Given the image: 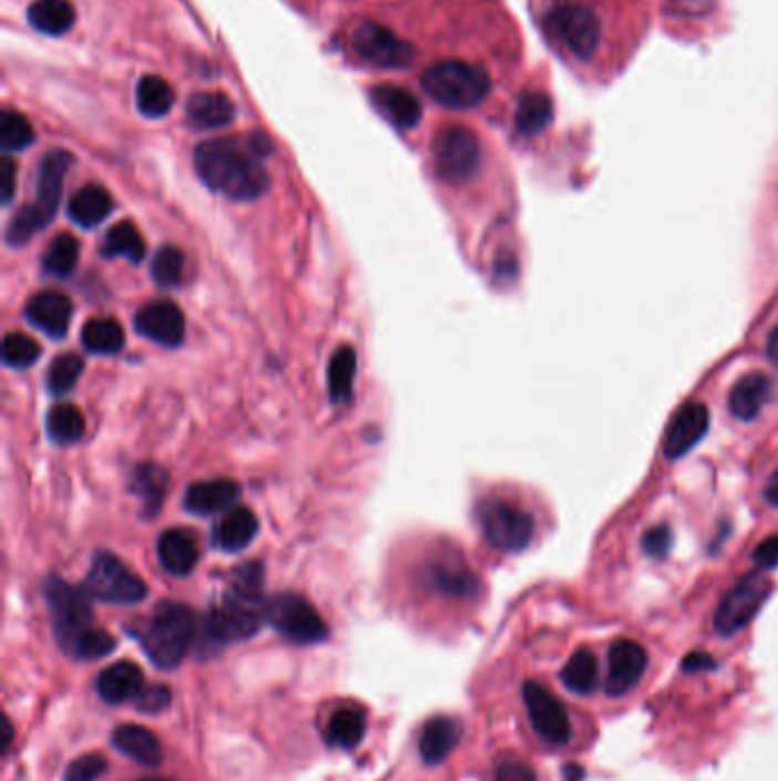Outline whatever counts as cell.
<instances>
[{
    "instance_id": "obj_54",
    "label": "cell",
    "mask_w": 778,
    "mask_h": 781,
    "mask_svg": "<svg viewBox=\"0 0 778 781\" xmlns=\"http://www.w3.org/2000/svg\"><path fill=\"white\" fill-rule=\"evenodd\" d=\"M582 779V768L580 765H569L567 768V781H580Z\"/></svg>"
},
{
    "instance_id": "obj_4",
    "label": "cell",
    "mask_w": 778,
    "mask_h": 781,
    "mask_svg": "<svg viewBox=\"0 0 778 781\" xmlns=\"http://www.w3.org/2000/svg\"><path fill=\"white\" fill-rule=\"evenodd\" d=\"M268 619V604L263 602V567L249 563L234 572L229 589L210 608L206 617V636L227 645L247 640L261 630Z\"/></svg>"
},
{
    "instance_id": "obj_50",
    "label": "cell",
    "mask_w": 778,
    "mask_h": 781,
    "mask_svg": "<svg viewBox=\"0 0 778 781\" xmlns=\"http://www.w3.org/2000/svg\"><path fill=\"white\" fill-rule=\"evenodd\" d=\"M14 176H17V167L12 158H3V204H10L14 197Z\"/></svg>"
},
{
    "instance_id": "obj_42",
    "label": "cell",
    "mask_w": 778,
    "mask_h": 781,
    "mask_svg": "<svg viewBox=\"0 0 778 781\" xmlns=\"http://www.w3.org/2000/svg\"><path fill=\"white\" fill-rule=\"evenodd\" d=\"M34 142V131L30 122L17 113V110L6 107L3 120H0V144H3L6 152H21Z\"/></svg>"
},
{
    "instance_id": "obj_7",
    "label": "cell",
    "mask_w": 778,
    "mask_h": 781,
    "mask_svg": "<svg viewBox=\"0 0 778 781\" xmlns=\"http://www.w3.org/2000/svg\"><path fill=\"white\" fill-rule=\"evenodd\" d=\"M423 90L450 110H468L479 105L491 92L489 73L464 60H443L423 73Z\"/></svg>"
},
{
    "instance_id": "obj_53",
    "label": "cell",
    "mask_w": 778,
    "mask_h": 781,
    "mask_svg": "<svg viewBox=\"0 0 778 781\" xmlns=\"http://www.w3.org/2000/svg\"><path fill=\"white\" fill-rule=\"evenodd\" d=\"M767 501H769L771 505H778V475L774 477V482H771L769 490H767Z\"/></svg>"
},
{
    "instance_id": "obj_45",
    "label": "cell",
    "mask_w": 778,
    "mask_h": 781,
    "mask_svg": "<svg viewBox=\"0 0 778 781\" xmlns=\"http://www.w3.org/2000/svg\"><path fill=\"white\" fill-rule=\"evenodd\" d=\"M107 770V761L101 754H85L71 761L64 781H96Z\"/></svg>"
},
{
    "instance_id": "obj_51",
    "label": "cell",
    "mask_w": 778,
    "mask_h": 781,
    "mask_svg": "<svg viewBox=\"0 0 778 781\" xmlns=\"http://www.w3.org/2000/svg\"><path fill=\"white\" fill-rule=\"evenodd\" d=\"M710 667H715V660L708 654H689L683 660V669H687V672H694V669H710Z\"/></svg>"
},
{
    "instance_id": "obj_3",
    "label": "cell",
    "mask_w": 778,
    "mask_h": 781,
    "mask_svg": "<svg viewBox=\"0 0 778 781\" xmlns=\"http://www.w3.org/2000/svg\"><path fill=\"white\" fill-rule=\"evenodd\" d=\"M44 597L53 615V630L62 651L76 660H96L115 651L117 640L105 630L94 628L87 589L51 576L44 585Z\"/></svg>"
},
{
    "instance_id": "obj_28",
    "label": "cell",
    "mask_w": 778,
    "mask_h": 781,
    "mask_svg": "<svg viewBox=\"0 0 778 781\" xmlns=\"http://www.w3.org/2000/svg\"><path fill=\"white\" fill-rule=\"evenodd\" d=\"M258 533V518L249 507H234L225 516L219 518V524L215 526V544L227 551V553H238L245 551Z\"/></svg>"
},
{
    "instance_id": "obj_43",
    "label": "cell",
    "mask_w": 778,
    "mask_h": 781,
    "mask_svg": "<svg viewBox=\"0 0 778 781\" xmlns=\"http://www.w3.org/2000/svg\"><path fill=\"white\" fill-rule=\"evenodd\" d=\"M42 348L37 346L34 339H30L28 333L21 331H10L3 341V359L10 368L23 370L30 368L37 359H40Z\"/></svg>"
},
{
    "instance_id": "obj_41",
    "label": "cell",
    "mask_w": 778,
    "mask_h": 781,
    "mask_svg": "<svg viewBox=\"0 0 778 781\" xmlns=\"http://www.w3.org/2000/svg\"><path fill=\"white\" fill-rule=\"evenodd\" d=\"M83 368H85V361L83 357L79 354H73V352H64L62 357H58L51 368H49V376H46V387L53 395H64L69 393L73 387H76V382L81 380V373H83Z\"/></svg>"
},
{
    "instance_id": "obj_17",
    "label": "cell",
    "mask_w": 778,
    "mask_h": 781,
    "mask_svg": "<svg viewBox=\"0 0 778 781\" xmlns=\"http://www.w3.org/2000/svg\"><path fill=\"white\" fill-rule=\"evenodd\" d=\"M135 327L142 337L152 339L165 348H178L185 337L183 311L167 300L146 305L135 316Z\"/></svg>"
},
{
    "instance_id": "obj_14",
    "label": "cell",
    "mask_w": 778,
    "mask_h": 781,
    "mask_svg": "<svg viewBox=\"0 0 778 781\" xmlns=\"http://www.w3.org/2000/svg\"><path fill=\"white\" fill-rule=\"evenodd\" d=\"M354 51L361 60L380 69H402L416 60V49L409 42L400 40L393 30L375 21H365L356 28Z\"/></svg>"
},
{
    "instance_id": "obj_16",
    "label": "cell",
    "mask_w": 778,
    "mask_h": 781,
    "mask_svg": "<svg viewBox=\"0 0 778 781\" xmlns=\"http://www.w3.org/2000/svg\"><path fill=\"white\" fill-rule=\"evenodd\" d=\"M710 425V412L706 404L687 402L683 404L664 434V455L678 460L689 453L694 445L706 436Z\"/></svg>"
},
{
    "instance_id": "obj_11",
    "label": "cell",
    "mask_w": 778,
    "mask_h": 781,
    "mask_svg": "<svg viewBox=\"0 0 778 781\" xmlns=\"http://www.w3.org/2000/svg\"><path fill=\"white\" fill-rule=\"evenodd\" d=\"M479 524L487 542L507 553L523 551L535 537V518L511 503L489 501L479 510Z\"/></svg>"
},
{
    "instance_id": "obj_9",
    "label": "cell",
    "mask_w": 778,
    "mask_h": 781,
    "mask_svg": "<svg viewBox=\"0 0 778 781\" xmlns=\"http://www.w3.org/2000/svg\"><path fill=\"white\" fill-rule=\"evenodd\" d=\"M85 589L90 597L105 604H139L146 597V585L117 555L98 553L87 574Z\"/></svg>"
},
{
    "instance_id": "obj_12",
    "label": "cell",
    "mask_w": 778,
    "mask_h": 781,
    "mask_svg": "<svg viewBox=\"0 0 778 781\" xmlns=\"http://www.w3.org/2000/svg\"><path fill=\"white\" fill-rule=\"evenodd\" d=\"M523 701L537 736L552 748L567 746L571 740V718L567 706L548 688L535 681L523 686Z\"/></svg>"
},
{
    "instance_id": "obj_33",
    "label": "cell",
    "mask_w": 778,
    "mask_h": 781,
    "mask_svg": "<svg viewBox=\"0 0 778 781\" xmlns=\"http://www.w3.org/2000/svg\"><path fill=\"white\" fill-rule=\"evenodd\" d=\"M81 339L92 354H117L124 348V329L115 318H94L83 327Z\"/></svg>"
},
{
    "instance_id": "obj_27",
    "label": "cell",
    "mask_w": 778,
    "mask_h": 781,
    "mask_svg": "<svg viewBox=\"0 0 778 781\" xmlns=\"http://www.w3.org/2000/svg\"><path fill=\"white\" fill-rule=\"evenodd\" d=\"M769 391H771V382L763 373H749L745 378H739L728 393V407L733 417H737L739 421H754L760 414V409L765 407Z\"/></svg>"
},
{
    "instance_id": "obj_39",
    "label": "cell",
    "mask_w": 778,
    "mask_h": 781,
    "mask_svg": "<svg viewBox=\"0 0 778 781\" xmlns=\"http://www.w3.org/2000/svg\"><path fill=\"white\" fill-rule=\"evenodd\" d=\"M550 122V99L543 92H530L518 103L516 113V131L532 137L546 129Z\"/></svg>"
},
{
    "instance_id": "obj_2",
    "label": "cell",
    "mask_w": 778,
    "mask_h": 781,
    "mask_svg": "<svg viewBox=\"0 0 778 781\" xmlns=\"http://www.w3.org/2000/svg\"><path fill=\"white\" fill-rule=\"evenodd\" d=\"M195 167L210 191L234 202H253L270 188L258 154L236 140H208L195 148Z\"/></svg>"
},
{
    "instance_id": "obj_46",
    "label": "cell",
    "mask_w": 778,
    "mask_h": 781,
    "mask_svg": "<svg viewBox=\"0 0 778 781\" xmlns=\"http://www.w3.org/2000/svg\"><path fill=\"white\" fill-rule=\"evenodd\" d=\"M133 701L139 713H160L172 703V690L167 686L154 684L142 688V692Z\"/></svg>"
},
{
    "instance_id": "obj_47",
    "label": "cell",
    "mask_w": 778,
    "mask_h": 781,
    "mask_svg": "<svg viewBox=\"0 0 778 781\" xmlns=\"http://www.w3.org/2000/svg\"><path fill=\"white\" fill-rule=\"evenodd\" d=\"M494 781H537V774L528 763L518 759H507L496 768Z\"/></svg>"
},
{
    "instance_id": "obj_32",
    "label": "cell",
    "mask_w": 778,
    "mask_h": 781,
    "mask_svg": "<svg viewBox=\"0 0 778 781\" xmlns=\"http://www.w3.org/2000/svg\"><path fill=\"white\" fill-rule=\"evenodd\" d=\"M354 376H356V352L352 346H343L331 357V363H329V398L333 404H345L352 400Z\"/></svg>"
},
{
    "instance_id": "obj_23",
    "label": "cell",
    "mask_w": 778,
    "mask_h": 781,
    "mask_svg": "<svg viewBox=\"0 0 778 781\" xmlns=\"http://www.w3.org/2000/svg\"><path fill=\"white\" fill-rule=\"evenodd\" d=\"M144 688L142 669L131 660H120L115 665L105 667L96 679L98 697L107 703H124L135 699Z\"/></svg>"
},
{
    "instance_id": "obj_8",
    "label": "cell",
    "mask_w": 778,
    "mask_h": 781,
    "mask_svg": "<svg viewBox=\"0 0 778 781\" xmlns=\"http://www.w3.org/2000/svg\"><path fill=\"white\" fill-rule=\"evenodd\" d=\"M268 621L294 645L324 643L329 630L318 610L300 594L281 592L268 602Z\"/></svg>"
},
{
    "instance_id": "obj_13",
    "label": "cell",
    "mask_w": 778,
    "mask_h": 781,
    "mask_svg": "<svg viewBox=\"0 0 778 781\" xmlns=\"http://www.w3.org/2000/svg\"><path fill=\"white\" fill-rule=\"evenodd\" d=\"M434 161L440 178L450 183L468 181L479 165V142L473 131L450 126L434 142Z\"/></svg>"
},
{
    "instance_id": "obj_5",
    "label": "cell",
    "mask_w": 778,
    "mask_h": 781,
    "mask_svg": "<svg viewBox=\"0 0 778 781\" xmlns=\"http://www.w3.org/2000/svg\"><path fill=\"white\" fill-rule=\"evenodd\" d=\"M71 163L73 158L69 152H64V148H55V152H49L42 158L40 172H37V202L23 206L10 222V229H8L10 245L21 247L37 232H42L51 225V219L60 208L64 176Z\"/></svg>"
},
{
    "instance_id": "obj_52",
    "label": "cell",
    "mask_w": 778,
    "mask_h": 781,
    "mask_svg": "<svg viewBox=\"0 0 778 781\" xmlns=\"http://www.w3.org/2000/svg\"><path fill=\"white\" fill-rule=\"evenodd\" d=\"M767 354H769V359L778 366V327L769 333V339H767Z\"/></svg>"
},
{
    "instance_id": "obj_25",
    "label": "cell",
    "mask_w": 778,
    "mask_h": 781,
    "mask_svg": "<svg viewBox=\"0 0 778 781\" xmlns=\"http://www.w3.org/2000/svg\"><path fill=\"white\" fill-rule=\"evenodd\" d=\"M113 746L117 752L146 768H158L163 761L160 740L149 729L139 725L117 727V731L113 733Z\"/></svg>"
},
{
    "instance_id": "obj_18",
    "label": "cell",
    "mask_w": 778,
    "mask_h": 781,
    "mask_svg": "<svg viewBox=\"0 0 778 781\" xmlns=\"http://www.w3.org/2000/svg\"><path fill=\"white\" fill-rule=\"evenodd\" d=\"M25 318L32 327L44 331L51 339H62L69 331L71 322V302L69 297L58 290H42L30 297L25 307Z\"/></svg>"
},
{
    "instance_id": "obj_36",
    "label": "cell",
    "mask_w": 778,
    "mask_h": 781,
    "mask_svg": "<svg viewBox=\"0 0 778 781\" xmlns=\"http://www.w3.org/2000/svg\"><path fill=\"white\" fill-rule=\"evenodd\" d=\"M46 430L58 445H71L85 434V417L76 404H55L49 412Z\"/></svg>"
},
{
    "instance_id": "obj_55",
    "label": "cell",
    "mask_w": 778,
    "mask_h": 781,
    "mask_svg": "<svg viewBox=\"0 0 778 781\" xmlns=\"http://www.w3.org/2000/svg\"><path fill=\"white\" fill-rule=\"evenodd\" d=\"M139 781H165V779H139Z\"/></svg>"
},
{
    "instance_id": "obj_29",
    "label": "cell",
    "mask_w": 778,
    "mask_h": 781,
    "mask_svg": "<svg viewBox=\"0 0 778 781\" xmlns=\"http://www.w3.org/2000/svg\"><path fill=\"white\" fill-rule=\"evenodd\" d=\"M365 722L367 718L361 706L356 703L341 706L339 711H333V716L326 722V729H324L326 746L341 748V750H354L363 740Z\"/></svg>"
},
{
    "instance_id": "obj_24",
    "label": "cell",
    "mask_w": 778,
    "mask_h": 781,
    "mask_svg": "<svg viewBox=\"0 0 778 781\" xmlns=\"http://www.w3.org/2000/svg\"><path fill=\"white\" fill-rule=\"evenodd\" d=\"M185 113L195 129L210 131L229 126L236 120V105L225 92H197L185 105Z\"/></svg>"
},
{
    "instance_id": "obj_19",
    "label": "cell",
    "mask_w": 778,
    "mask_h": 781,
    "mask_svg": "<svg viewBox=\"0 0 778 781\" xmlns=\"http://www.w3.org/2000/svg\"><path fill=\"white\" fill-rule=\"evenodd\" d=\"M370 101L395 129H414L423 120L421 101L404 88L377 85L370 92Z\"/></svg>"
},
{
    "instance_id": "obj_1",
    "label": "cell",
    "mask_w": 778,
    "mask_h": 781,
    "mask_svg": "<svg viewBox=\"0 0 778 781\" xmlns=\"http://www.w3.org/2000/svg\"><path fill=\"white\" fill-rule=\"evenodd\" d=\"M537 21L550 49L589 83L625 69L649 28L646 0H539Z\"/></svg>"
},
{
    "instance_id": "obj_26",
    "label": "cell",
    "mask_w": 778,
    "mask_h": 781,
    "mask_svg": "<svg viewBox=\"0 0 778 781\" xmlns=\"http://www.w3.org/2000/svg\"><path fill=\"white\" fill-rule=\"evenodd\" d=\"M160 565L174 576H188L199 563V548L188 531L172 528L158 539Z\"/></svg>"
},
{
    "instance_id": "obj_38",
    "label": "cell",
    "mask_w": 778,
    "mask_h": 781,
    "mask_svg": "<svg viewBox=\"0 0 778 781\" xmlns=\"http://www.w3.org/2000/svg\"><path fill=\"white\" fill-rule=\"evenodd\" d=\"M103 256H124L131 264H142L144 240L133 222H117L103 238Z\"/></svg>"
},
{
    "instance_id": "obj_15",
    "label": "cell",
    "mask_w": 778,
    "mask_h": 781,
    "mask_svg": "<svg viewBox=\"0 0 778 781\" xmlns=\"http://www.w3.org/2000/svg\"><path fill=\"white\" fill-rule=\"evenodd\" d=\"M649 656L640 643L633 640H616L610 649L608 662V679L605 692L610 697H623L633 690L644 677Z\"/></svg>"
},
{
    "instance_id": "obj_31",
    "label": "cell",
    "mask_w": 778,
    "mask_h": 781,
    "mask_svg": "<svg viewBox=\"0 0 778 781\" xmlns=\"http://www.w3.org/2000/svg\"><path fill=\"white\" fill-rule=\"evenodd\" d=\"M28 21L34 30L60 37L76 23V12H73L69 0H37L28 10Z\"/></svg>"
},
{
    "instance_id": "obj_40",
    "label": "cell",
    "mask_w": 778,
    "mask_h": 781,
    "mask_svg": "<svg viewBox=\"0 0 778 781\" xmlns=\"http://www.w3.org/2000/svg\"><path fill=\"white\" fill-rule=\"evenodd\" d=\"M133 490L146 505V512L156 514L167 494V473L154 464H142L135 471Z\"/></svg>"
},
{
    "instance_id": "obj_6",
    "label": "cell",
    "mask_w": 778,
    "mask_h": 781,
    "mask_svg": "<svg viewBox=\"0 0 778 781\" xmlns=\"http://www.w3.org/2000/svg\"><path fill=\"white\" fill-rule=\"evenodd\" d=\"M197 634V617L183 604H160L139 634L142 649L160 669H176L188 656Z\"/></svg>"
},
{
    "instance_id": "obj_35",
    "label": "cell",
    "mask_w": 778,
    "mask_h": 781,
    "mask_svg": "<svg viewBox=\"0 0 778 781\" xmlns=\"http://www.w3.org/2000/svg\"><path fill=\"white\" fill-rule=\"evenodd\" d=\"M79 258H81L79 240L69 234H60L46 247V251L42 256V268L46 275H51L55 279H66L73 270H76Z\"/></svg>"
},
{
    "instance_id": "obj_10",
    "label": "cell",
    "mask_w": 778,
    "mask_h": 781,
    "mask_svg": "<svg viewBox=\"0 0 778 781\" xmlns=\"http://www.w3.org/2000/svg\"><path fill=\"white\" fill-rule=\"evenodd\" d=\"M769 592H771V583L760 572H751L737 585H733L715 613L717 634L728 638V636H735L737 630H743L763 608Z\"/></svg>"
},
{
    "instance_id": "obj_48",
    "label": "cell",
    "mask_w": 778,
    "mask_h": 781,
    "mask_svg": "<svg viewBox=\"0 0 778 781\" xmlns=\"http://www.w3.org/2000/svg\"><path fill=\"white\" fill-rule=\"evenodd\" d=\"M672 548V531L666 526H655L644 535V551L653 557H664Z\"/></svg>"
},
{
    "instance_id": "obj_21",
    "label": "cell",
    "mask_w": 778,
    "mask_h": 781,
    "mask_svg": "<svg viewBox=\"0 0 778 781\" xmlns=\"http://www.w3.org/2000/svg\"><path fill=\"white\" fill-rule=\"evenodd\" d=\"M464 727L457 718L436 716L423 727L421 736V757L427 765H436L446 761L453 750L459 746Z\"/></svg>"
},
{
    "instance_id": "obj_30",
    "label": "cell",
    "mask_w": 778,
    "mask_h": 781,
    "mask_svg": "<svg viewBox=\"0 0 778 781\" xmlns=\"http://www.w3.org/2000/svg\"><path fill=\"white\" fill-rule=\"evenodd\" d=\"M113 197L103 188V185H85L73 199L69 202V217L76 222L83 229L98 227L101 222L113 213Z\"/></svg>"
},
{
    "instance_id": "obj_44",
    "label": "cell",
    "mask_w": 778,
    "mask_h": 781,
    "mask_svg": "<svg viewBox=\"0 0 778 781\" xmlns=\"http://www.w3.org/2000/svg\"><path fill=\"white\" fill-rule=\"evenodd\" d=\"M183 254L176 247H163L152 264V277L163 288H176L183 281Z\"/></svg>"
},
{
    "instance_id": "obj_20",
    "label": "cell",
    "mask_w": 778,
    "mask_h": 781,
    "mask_svg": "<svg viewBox=\"0 0 778 781\" xmlns=\"http://www.w3.org/2000/svg\"><path fill=\"white\" fill-rule=\"evenodd\" d=\"M240 496V487L229 477H215V480H201L188 487L185 492V507L193 514H217L221 510L231 507Z\"/></svg>"
},
{
    "instance_id": "obj_37",
    "label": "cell",
    "mask_w": 778,
    "mask_h": 781,
    "mask_svg": "<svg viewBox=\"0 0 778 781\" xmlns=\"http://www.w3.org/2000/svg\"><path fill=\"white\" fill-rule=\"evenodd\" d=\"M560 677L571 692L589 695L599 681V660L589 649H580L569 658Z\"/></svg>"
},
{
    "instance_id": "obj_49",
    "label": "cell",
    "mask_w": 778,
    "mask_h": 781,
    "mask_svg": "<svg viewBox=\"0 0 778 781\" xmlns=\"http://www.w3.org/2000/svg\"><path fill=\"white\" fill-rule=\"evenodd\" d=\"M754 561L769 569V567H776L778 565V535L765 539L756 551H754Z\"/></svg>"
},
{
    "instance_id": "obj_34",
    "label": "cell",
    "mask_w": 778,
    "mask_h": 781,
    "mask_svg": "<svg viewBox=\"0 0 778 781\" xmlns=\"http://www.w3.org/2000/svg\"><path fill=\"white\" fill-rule=\"evenodd\" d=\"M135 99H137L139 113L144 117L158 120V117H165L169 113L174 101H176V94H174L172 85L167 81H163L160 76H144L137 83Z\"/></svg>"
},
{
    "instance_id": "obj_22",
    "label": "cell",
    "mask_w": 778,
    "mask_h": 781,
    "mask_svg": "<svg viewBox=\"0 0 778 781\" xmlns=\"http://www.w3.org/2000/svg\"><path fill=\"white\" fill-rule=\"evenodd\" d=\"M429 585L440 592L448 594V597H473L477 592V578L475 574L466 567V563L461 561L459 555H446V557H436L429 567Z\"/></svg>"
}]
</instances>
